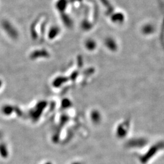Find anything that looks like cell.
<instances>
[{
    "mask_svg": "<svg viewBox=\"0 0 164 164\" xmlns=\"http://www.w3.org/2000/svg\"><path fill=\"white\" fill-rule=\"evenodd\" d=\"M72 164H81V163H79V162H75V163H73Z\"/></svg>",
    "mask_w": 164,
    "mask_h": 164,
    "instance_id": "obj_1",
    "label": "cell"
},
{
    "mask_svg": "<svg viewBox=\"0 0 164 164\" xmlns=\"http://www.w3.org/2000/svg\"><path fill=\"white\" fill-rule=\"evenodd\" d=\"M45 164H52L50 162H47V163H46Z\"/></svg>",
    "mask_w": 164,
    "mask_h": 164,
    "instance_id": "obj_2",
    "label": "cell"
}]
</instances>
